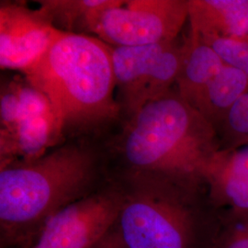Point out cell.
I'll return each mask as SVG.
<instances>
[{
	"mask_svg": "<svg viewBox=\"0 0 248 248\" xmlns=\"http://www.w3.org/2000/svg\"><path fill=\"white\" fill-rule=\"evenodd\" d=\"M22 74L49 100L55 146L100 129L122 114L111 48L97 37L61 31Z\"/></svg>",
	"mask_w": 248,
	"mask_h": 248,
	"instance_id": "6da1fadb",
	"label": "cell"
},
{
	"mask_svg": "<svg viewBox=\"0 0 248 248\" xmlns=\"http://www.w3.org/2000/svg\"><path fill=\"white\" fill-rule=\"evenodd\" d=\"M98 158L90 146L66 142L39 158L15 161L0 169V228L6 245L38 235L64 207L91 194Z\"/></svg>",
	"mask_w": 248,
	"mask_h": 248,
	"instance_id": "7a4b0ae2",
	"label": "cell"
},
{
	"mask_svg": "<svg viewBox=\"0 0 248 248\" xmlns=\"http://www.w3.org/2000/svg\"><path fill=\"white\" fill-rule=\"evenodd\" d=\"M128 122L123 153L134 172L195 186L220 150L213 124L172 89L146 103Z\"/></svg>",
	"mask_w": 248,
	"mask_h": 248,
	"instance_id": "3957f363",
	"label": "cell"
},
{
	"mask_svg": "<svg viewBox=\"0 0 248 248\" xmlns=\"http://www.w3.org/2000/svg\"><path fill=\"white\" fill-rule=\"evenodd\" d=\"M193 187L133 171L116 223L127 248H192L195 218L188 196Z\"/></svg>",
	"mask_w": 248,
	"mask_h": 248,
	"instance_id": "277c9868",
	"label": "cell"
},
{
	"mask_svg": "<svg viewBox=\"0 0 248 248\" xmlns=\"http://www.w3.org/2000/svg\"><path fill=\"white\" fill-rule=\"evenodd\" d=\"M188 15V0H113L98 10L88 31L113 47L174 42Z\"/></svg>",
	"mask_w": 248,
	"mask_h": 248,
	"instance_id": "5b68a950",
	"label": "cell"
},
{
	"mask_svg": "<svg viewBox=\"0 0 248 248\" xmlns=\"http://www.w3.org/2000/svg\"><path fill=\"white\" fill-rule=\"evenodd\" d=\"M123 204L124 190L92 192L53 215L29 248H94L113 229Z\"/></svg>",
	"mask_w": 248,
	"mask_h": 248,
	"instance_id": "8992f818",
	"label": "cell"
},
{
	"mask_svg": "<svg viewBox=\"0 0 248 248\" xmlns=\"http://www.w3.org/2000/svg\"><path fill=\"white\" fill-rule=\"evenodd\" d=\"M62 31L39 9L25 4L0 5V66L22 72L35 63Z\"/></svg>",
	"mask_w": 248,
	"mask_h": 248,
	"instance_id": "52a82bcc",
	"label": "cell"
},
{
	"mask_svg": "<svg viewBox=\"0 0 248 248\" xmlns=\"http://www.w3.org/2000/svg\"><path fill=\"white\" fill-rule=\"evenodd\" d=\"M174 42L141 46H110L116 98L121 111L128 121L142 108L143 90L155 62Z\"/></svg>",
	"mask_w": 248,
	"mask_h": 248,
	"instance_id": "ba28073f",
	"label": "cell"
},
{
	"mask_svg": "<svg viewBox=\"0 0 248 248\" xmlns=\"http://www.w3.org/2000/svg\"><path fill=\"white\" fill-rule=\"evenodd\" d=\"M190 31L199 36H248V0H188Z\"/></svg>",
	"mask_w": 248,
	"mask_h": 248,
	"instance_id": "9c48e42d",
	"label": "cell"
},
{
	"mask_svg": "<svg viewBox=\"0 0 248 248\" xmlns=\"http://www.w3.org/2000/svg\"><path fill=\"white\" fill-rule=\"evenodd\" d=\"M53 113L22 118L10 129L0 130L1 168L15 161L44 155L54 145Z\"/></svg>",
	"mask_w": 248,
	"mask_h": 248,
	"instance_id": "30bf717a",
	"label": "cell"
},
{
	"mask_svg": "<svg viewBox=\"0 0 248 248\" xmlns=\"http://www.w3.org/2000/svg\"><path fill=\"white\" fill-rule=\"evenodd\" d=\"M225 63L209 45L190 31L184 42V53L177 77V92L187 103H196L208 84Z\"/></svg>",
	"mask_w": 248,
	"mask_h": 248,
	"instance_id": "8fae6325",
	"label": "cell"
},
{
	"mask_svg": "<svg viewBox=\"0 0 248 248\" xmlns=\"http://www.w3.org/2000/svg\"><path fill=\"white\" fill-rule=\"evenodd\" d=\"M248 92V74L224 64L201 94L195 108L217 129L232 106Z\"/></svg>",
	"mask_w": 248,
	"mask_h": 248,
	"instance_id": "7c38bea8",
	"label": "cell"
},
{
	"mask_svg": "<svg viewBox=\"0 0 248 248\" xmlns=\"http://www.w3.org/2000/svg\"><path fill=\"white\" fill-rule=\"evenodd\" d=\"M109 0H45L40 1L39 9L45 13L56 29L75 32V27L87 30L89 15Z\"/></svg>",
	"mask_w": 248,
	"mask_h": 248,
	"instance_id": "4fadbf2b",
	"label": "cell"
},
{
	"mask_svg": "<svg viewBox=\"0 0 248 248\" xmlns=\"http://www.w3.org/2000/svg\"><path fill=\"white\" fill-rule=\"evenodd\" d=\"M184 53V43L179 45L177 40L160 54L155 62L143 90L142 107L164 96L176 84L180 71Z\"/></svg>",
	"mask_w": 248,
	"mask_h": 248,
	"instance_id": "5bb4252c",
	"label": "cell"
},
{
	"mask_svg": "<svg viewBox=\"0 0 248 248\" xmlns=\"http://www.w3.org/2000/svg\"><path fill=\"white\" fill-rule=\"evenodd\" d=\"M202 180L209 183L215 199L230 203L236 211L248 213V181L214 169H206Z\"/></svg>",
	"mask_w": 248,
	"mask_h": 248,
	"instance_id": "9a60e30c",
	"label": "cell"
},
{
	"mask_svg": "<svg viewBox=\"0 0 248 248\" xmlns=\"http://www.w3.org/2000/svg\"><path fill=\"white\" fill-rule=\"evenodd\" d=\"M218 128L222 129L224 140L228 144L223 149H233L248 144V92L237 100Z\"/></svg>",
	"mask_w": 248,
	"mask_h": 248,
	"instance_id": "2e32d148",
	"label": "cell"
},
{
	"mask_svg": "<svg viewBox=\"0 0 248 248\" xmlns=\"http://www.w3.org/2000/svg\"><path fill=\"white\" fill-rule=\"evenodd\" d=\"M197 36L204 44L213 48L225 64L240 69L248 75V36L241 39Z\"/></svg>",
	"mask_w": 248,
	"mask_h": 248,
	"instance_id": "e0dca14e",
	"label": "cell"
},
{
	"mask_svg": "<svg viewBox=\"0 0 248 248\" xmlns=\"http://www.w3.org/2000/svg\"><path fill=\"white\" fill-rule=\"evenodd\" d=\"M206 169L218 170L248 181V144L233 149H220L209 161L204 171Z\"/></svg>",
	"mask_w": 248,
	"mask_h": 248,
	"instance_id": "ac0fdd59",
	"label": "cell"
},
{
	"mask_svg": "<svg viewBox=\"0 0 248 248\" xmlns=\"http://www.w3.org/2000/svg\"><path fill=\"white\" fill-rule=\"evenodd\" d=\"M1 129H10L21 120V106L17 82L2 85L0 98Z\"/></svg>",
	"mask_w": 248,
	"mask_h": 248,
	"instance_id": "d6986e66",
	"label": "cell"
},
{
	"mask_svg": "<svg viewBox=\"0 0 248 248\" xmlns=\"http://www.w3.org/2000/svg\"><path fill=\"white\" fill-rule=\"evenodd\" d=\"M94 248H127V247L121 239L118 232L112 229Z\"/></svg>",
	"mask_w": 248,
	"mask_h": 248,
	"instance_id": "ffe728a7",
	"label": "cell"
},
{
	"mask_svg": "<svg viewBox=\"0 0 248 248\" xmlns=\"http://www.w3.org/2000/svg\"><path fill=\"white\" fill-rule=\"evenodd\" d=\"M224 248H248V233L244 231L234 234L227 243Z\"/></svg>",
	"mask_w": 248,
	"mask_h": 248,
	"instance_id": "44dd1931",
	"label": "cell"
},
{
	"mask_svg": "<svg viewBox=\"0 0 248 248\" xmlns=\"http://www.w3.org/2000/svg\"><path fill=\"white\" fill-rule=\"evenodd\" d=\"M246 232H248V229H247V230H246Z\"/></svg>",
	"mask_w": 248,
	"mask_h": 248,
	"instance_id": "7402d4cb",
	"label": "cell"
},
{
	"mask_svg": "<svg viewBox=\"0 0 248 248\" xmlns=\"http://www.w3.org/2000/svg\"></svg>",
	"mask_w": 248,
	"mask_h": 248,
	"instance_id": "603a6c76",
	"label": "cell"
}]
</instances>
